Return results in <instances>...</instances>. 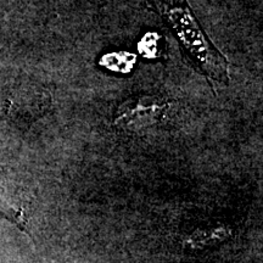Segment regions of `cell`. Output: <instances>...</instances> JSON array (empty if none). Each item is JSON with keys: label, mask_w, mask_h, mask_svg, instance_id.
<instances>
[{"label": "cell", "mask_w": 263, "mask_h": 263, "mask_svg": "<svg viewBox=\"0 0 263 263\" xmlns=\"http://www.w3.org/2000/svg\"><path fill=\"white\" fill-rule=\"evenodd\" d=\"M159 9L177 33L197 70L213 80H227L228 61L206 37L186 3L184 0H159Z\"/></svg>", "instance_id": "obj_1"}, {"label": "cell", "mask_w": 263, "mask_h": 263, "mask_svg": "<svg viewBox=\"0 0 263 263\" xmlns=\"http://www.w3.org/2000/svg\"><path fill=\"white\" fill-rule=\"evenodd\" d=\"M168 104L157 97L133 99L121 105L115 123L129 130H140L159 122Z\"/></svg>", "instance_id": "obj_2"}, {"label": "cell", "mask_w": 263, "mask_h": 263, "mask_svg": "<svg viewBox=\"0 0 263 263\" xmlns=\"http://www.w3.org/2000/svg\"><path fill=\"white\" fill-rule=\"evenodd\" d=\"M2 188H0V216H3L4 218L9 219L10 222H12L14 224L18 227L22 232L28 233L27 228H26V221L24 218V211L21 209L10 205L8 200L4 199L2 196Z\"/></svg>", "instance_id": "obj_3"}]
</instances>
